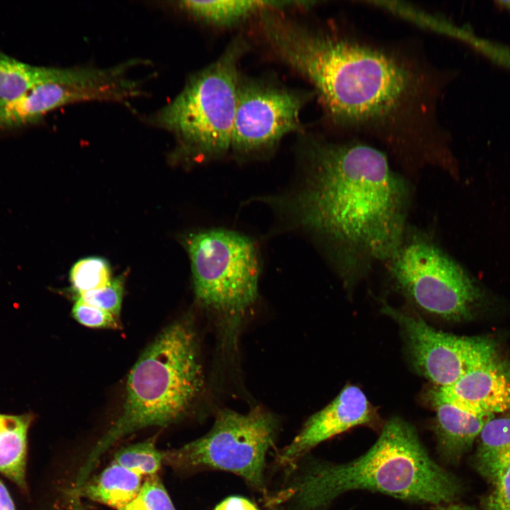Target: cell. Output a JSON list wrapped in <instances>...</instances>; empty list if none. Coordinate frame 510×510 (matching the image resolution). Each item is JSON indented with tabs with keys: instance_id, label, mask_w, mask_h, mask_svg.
<instances>
[{
	"instance_id": "obj_15",
	"label": "cell",
	"mask_w": 510,
	"mask_h": 510,
	"mask_svg": "<svg viewBox=\"0 0 510 510\" xmlns=\"http://www.w3.org/2000/svg\"><path fill=\"white\" fill-rule=\"evenodd\" d=\"M313 4L311 1L184 0L177 1L176 5L181 11L203 22L230 26L265 12L307 8Z\"/></svg>"
},
{
	"instance_id": "obj_27",
	"label": "cell",
	"mask_w": 510,
	"mask_h": 510,
	"mask_svg": "<svg viewBox=\"0 0 510 510\" xmlns=\"http://www.w3.org/2000/svg\"><path fill=\"white\" fill-rule=\"evenodd\" d=\"M0 510H16L13 499L4 484L0 481Z\"/></svg>"
},
{
	"instance_id": "obj_29",
	"label": "cell",
	"mask_w": 510,
	"mask_h": 510,
	"mask_svg": "<svg viewBox=\"0 0 510 510\" xmlns=\"http://www.w3.org/2000/svg\"><path fill=\"white\" fill-rule=\"evenodd\" d=\"M496 4L498 7L510 11V1H498Z\"/></svg>"
},
{
	"instance_id": "obj_14",
	"label": "cell",
	"mask_w": 510,
	"mask_h": 510,
	"mask_svg": "<svg viewBox=\"0 0 510 510\" xmlns=\"http://www.w3.org/2000/svg\"><path fill=\"white\" fill-rule=\"evenodd\" d=\"M431 400L437 447L447 462L458 463L472 448L484 424L494 415L469 412L447 402Z\"/></svg>"
},
{
	"instance_id": "obj_20",
	"label": "cell",
	"mask_w": 510,
	"mask_h": 510,
	"mask_svg": "<svg viewBox=\"0 0 510 510\" xmlns=\"http://www.w3.org/2000/svg\"><path fill=\"white\" fill-rule=\"evenodd\" d=\"M113 463L141 477L154 476L164 463V452L157 449L153 440H147L120 449Z\"/></svg>"
},
{
	"instance_id": "obj_13",
	"label": "cell",
	"mask_w": 510,
	"mask_h": 510,
	"mask_svg": "<svg viewBox=\"0 0 510 510\" xmlns=\"http://www.w3.org/2000/svg\"><path fill=\"white\" fill-rule=\"evenodd\" d=\"M376 413L364 392L348 385L328 405L312 415L283 450L280 460H296L320 443L353 427L370 425Z\"/></svg>"
},
{
	"instance_id": "obj_4",
	"label": "cell",
	"mask_w": 510,
	"mask_h": 510,
	"mask_svg": "<svg viewBox=\"0 0 510 510\" xmlns=\"http://www.w3.org/2000/svg\"><path fill=\"white\" fill-rule=\"evenodd\" d=\"M203 385L196 331L189 319H179L162 331L132 368L122 412L90 451L76 484L89 480L100 458L119 440L144 428L181 419Z\"/></svg>"
},
{
	"instance_id": "obj_22",
	"label": "cell",
	"mask_w": 510,
	"mask_h": 510,
	"mask_svg": "<svg viewBox=\"0 0 510 510\" xmlns=\"http://www.w3.org/2000/svg\"><path fill=\"white\" fill-rule=\"evenodd\" d=\"M491 484V491L484 499L487 510H510V450L482 475Z\"/></svg>"
},
{
	"instance_id": "obj_10",
	"label": "cell",
	"mask_w": 510,
	"mask_h": 510,
	"mask_svg": "<svg viewBox=\"0 0 510 510\" xmlns=\"http://www.w3.org/2000/svg\"><path fill=\"white\" fill-rule=\"evenodd\" d=\"M382 312L402 329L415 368L438 387L453 384L497 352L494 342L488 338L437 331L420 317L389 305H384Z\"/></svg>"
},
{
	"instance_id": "obj_23",
	"label": "cell",
	"mask_w": 510,
	"mask_h": 510,
	"mask_svg": "<svg viewBox=\"0 0 510 510\" xmlns=\"http://www.w3.org/2000/svg\"><path fill=\"white\" fill-rule=\"evenodd\" d=\"M119 510H176L158 475L147 477L137 495Z\"/></svg>"
},
{
	"instance_id": "obj_21",
	"label": "cell",
	"mask_w": 510,
	"mask_h": 510,
	"mask_svg": "<svg viewBox=\"0 0 510 510\" xmlns=\"http://www.w3.org/2000/svg\"><path fill=\"white\" fill-rule=\"evenodd\" d=\"M111 280L110 267L108 261L101 257L80 259L69 271L72 288L79 295L105 287Z\"/></svg>"
},
{
	"instance_id": "obj_3",
	"label": "cell",
	"mask_w": 510,
	"mask_h": 510,
	"mask_svg": "<svg viewBox=\"0 0 510 510\" xmlns=\"http://www.w3.org/2000/svg\"><path fill=\"white\" fill-rule=\"evenodd\" d=\"M354 489L436 506L455 502L463 485L431 458L411 424L393 417L365 453L345 463L314 466L291 488L290 498L299 510H321Z\"/></svg>"
},
{
	"instance_id": "obj_18",
	"label": "cell",
	"mask_w": 510,
	"mask_h": 510,
	"mask_svg": "<svg viewBox=\"0 0 510 510\" xmlns=\"http://www.w3.org/2000/svg\"><path fill=\"white\" fill-rule=\"evenodd\" d=\"M69 70L33 66L0 53V101H11L40 85L60 81Z\"/></svg>"
},
{
	"instance_id": "obj_25",
	"label": "cell",
	"mask_w": 510,
	"mask_h": 510,
	"mask_svg": "<svg viewBox=\"0 0 510 510\" xmlns=\"http://www.w3.org/2000/svg\"><path fill=\"white\" fill-rule=\"evenodd\" d=\"M72 314L75 320L87 327L112 329L120 327L118 317L86 303L79 298L73 305Z\"/></svg>"
},
{
	"instance_id": "obj_1",
	"label": "cell",
	"mask_w": 510,
	"mask_h": 510,
	"mask_svg": "<svg viewBox=\"0 0 510 510\" xmlns=\"http://www.w3.org/2000/svg\"><path fill=\"white\" fill-rule=\"evenodd\" d=\"M276 55L312 86L327 121L347 135L431 150L447 78L419 56L339 27L312 28L279 13L261 18Z\"/></svg>"
},
{
	"instance_id": "obj_5",
	"label": "cell",
	"mask_w": 510,
	"mask_h": 510,
	"mask_svg": "<svg viewBox=\"0 0 510 510\" xmlns=\"http://www.w3.org/2000/svg\"><path fill=\"white\" fill-rule=\"evenodd\" d=\"M244 40L232 41L213 62L191 74L181 91L148 118L170 132L178 154L210 159L231 148L239 62L246 51Z\"/></svg>"
},
{
	"instance_id": "obj_2",
	"label": "cell",
	"mask_w": 510,
	"mask_h": 510,
	"mask_svg": "<svg viewBox=\"0 0 510 510\" xmlns=\"http://www.w3.org/2000/svg\"><path fill=\"white\" fill-rule=\"evenodd\" d=\"M304 186L290 200L296 220L350 252L392 257L402 237L406 196L379 149L357 140H310Z\"/></svg>"
},
{
	"instance_id": "obj_12",
	"label": "cell",
	"mask_w": 510,
	"mask_h": 510,
	"mask_svg": "<svg viewBox=\"0 0 510 510\" xmlns=\"http://www.w3.org/2000/svg\"><path fill=\"white\" fill-rule=\"evenodd\" d=\"M432 400L449 402L476 414L510 411V363L496 352L468 370L453 384L436 387Z\"/></svg>"
},
{
	"instance_id": "obj_6",
	"label": "cell",
	"mask_w": 510,
	"mask_h": 510,
	"mask_svg": "<svg viewBox=\"0 0 510 510\" xmlns=\"http://www.w3.org/2000/svg\"><path fill=\"white\" fill-rule=\"evenodd\" d=\"M193 288L203 306L228 317L242 314L258 295L259 266L254 243L225 230L189 235Z\"/></svg>"
},
{
	"instance_id": "obj_24",
	"label": "cell",
	"mask_w": 510,
	"mask_h": 510,
	"mask_svg": "<svg viewBox=\"0 0 510 510\" xmlns=\"http://www.w3.org/2000/svg\"><path fill=\"white\" fill-rule=\"evenodd\" d=\"M124 293L123 278L117 277L101 288L84 293L79 298L86 303L108 312L118 317Z\"/></svg>"
},
{
	"instance_id": "obj_11",
	"label": "cell",
	"mask_w": 510,
	"mask_h": 510,
	"mask_svg": "<svg viewBox=\"0 0 510 510\" xmlns=\"http://www.w3.org/2000/svg\"><path fill=\"white\" fill-rule=\"evenodd\" d=\"M103 87L98 75L85 67H69L62 80L40 85L23 95L0 101V128L39 122L47 113L74 103L98 101Z\"/></svg>"
},
{
	"instance_id": "obj_9",
	"label": "cell",
	"mask_w": 510,
	"mask_h": 510,
	"mask_svg": "<svg viewBox=\"0 0 510 510\" xmlns=\"http://www.w3.org/2000/svg\"><path fill=\"white\" fill-rule=\"evenodd\" d=\"M314 96L313 91L240 74L230 149L244 154L261 152L302 130L301 111Z\"/></svg>"
},
{
	"instance_id": "obj_19",
	"label": "cell",
	"mask_w": 510,
	"mask_h": 510,
	"mask_svg": "<svg viewBox=\"0 0 510 510\" xmlns=\"http://www.w3.org/2000/svg\"><path fill=\"white\" fill-rule=\"evenodd\" d=\"M475 455V465L482 475L510 450V414L492 417L483 426Z\"/></svg>"
},
{
	"instance_id": "obj_17",
	"label": "cell",
	"mask_w": 510,
	"mask_h": 510,
	"mask_svg": "<svg viewBox=\"0 0 510 510\" xmlns=\"http://www.w3.org/2000/svg\"><path fill=\"white\" fill-rule=\"evenodd\" d=\"M142 477L112 463L97 477L87 481L77 492L80 496L119 510L139 493Z\"/></svg>"
},
{
	"instance_id": "obj_26",
	"label": "cell",
	"mask_w": 510,
	"mask_h": 510,
	"mask_svg": "<svg viewBox=\"0 0 510 510\" xmlns=\"http://www.w3.org/2000/svg\"><path fill=\"white\" fill-rule=\"evenodd\" d=\"M215 510H258L256 506L246 499L232 497L219 504Z\"/></svg>"
},
{
	"instance_id": "obj_16",
	"label": "cell",
	"mask_w": 510,
	"mask_h": 510,
	"mask_svg": "<svg viewBox=\"0 0 510 510\" xmlns=\"http://www.w3.org/2000/svg\"><path fill=\"white\" fill-rule=\"evenodd\" d=\"M33 417L0 414V473L22 489L26 487L28 434Z\"/></svg>"
},
{
	"instance_id": "obj_7",
	"label": "cell",
	"mask_w": 510,
	"mask_h": 510,
	"mask_svg": "<svg viewBox=\"0 0 510 510\" xmlns=\"http://www.w3.org/2000/svg\"><path fill=\"white\" fill-rule=\"evenodd\" d=\"M277 420L261 408L242 414L225 409L205 436L164 452V463L178 469L210 468L233 472L261 487L266 455Z\"/></svg>"
},
{
	"instance_id": "obj_28",
	"label": "cell",
	"mask_w": 510,
	"mask_h": 510,
	"mask_svg": "<svg viewBox=\"0 0 510 510\" xmlns=\"http://www.w3.org/2000/svg\"><path fill=\"white\" fill-rule=\"evenodd\" d=\"M434 510H478L474 506L455 502L434 506Z\"/></svg>"
},
{
	"instance_id": "obj_8",
	"label": "cell",
	"mask_w": 510,
	"mask_h": 510,
	"mask_svg": "<svg viewBox=\"0 0 510 510\" xmlns=\"http://www.w3.org/2000/svg\"><path fill=\"white\" fill-rule=\"evenodd\" d=\"M392 258L397 283L421 310L447 321L471 317L480 290L441 250L416 242L400 246Z\"/></svg>"
}]
</instances>
